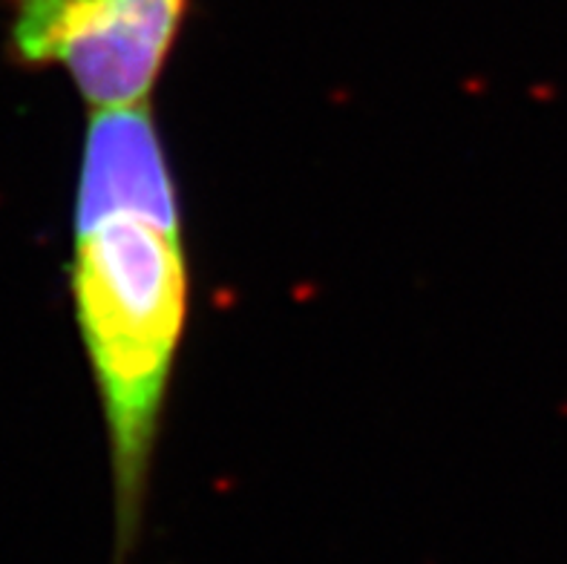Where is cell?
Instances as JSON below:
<instances>
[{
  "label": "cell",
  "instance_id": "1",
  "mask_svg": "<svg viewBox=\"0 0 567 564\" xmlns=\"http://www.w3.org/2000/svg\"><path fill=\"white\" fill-rule=\"evenodd\" d=\"M70 297L107 427L124 551L138 530L190 308L179 191L151 101L90 113L72 207Z\"/></svg>",
  "mask_w": 567,
  "mask_h": 564
},
{
  "label": "cell",
  "instance_id": "2",
  "mask_svg": "<svg viewBox=\"0 0 567 564\" xmlns=\"http://www.w3.org/2000/svg\"><path fill=\"white\" fill-rule=\"evenodd\" d=\"M27 66L66 72L90 113L147 104L190 0H7Z\"/></svg>",
  "mask_w": 567,
  "mask_h": 564
}]
</instances>
